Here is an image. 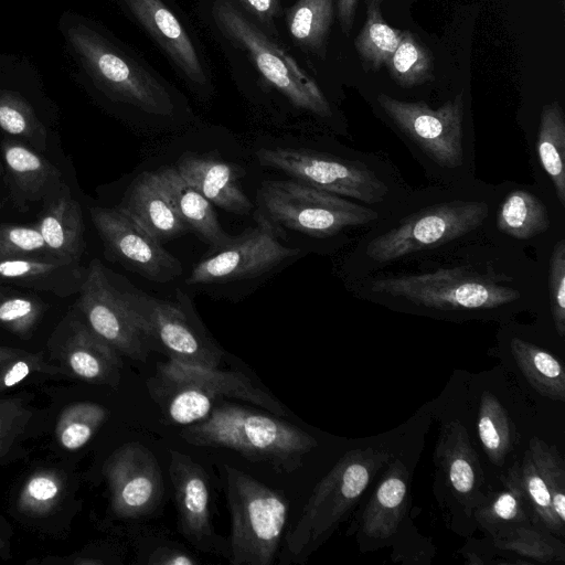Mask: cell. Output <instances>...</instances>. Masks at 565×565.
<instances>
[{"mask_svg":"<svg viewBox=\"0 0 565 565\" xmlns=\"http://www.w3.org/2000/svg\"><path fill=\"white\" fill-rule=\"evenodd\" d=\"M116 505L129 518L151 515L161 504L164 482L156 456L142 444L126 446L113 467Z\"/></svg>","mask_w":565,"mask_h":565,"instance_id":"cell-17","label":"cell"},{"mask_svg":"<svg viewBox=\"0 0 565 565\" xmlns=\"http://www.w3.org/2000/svg\"><path fill=\"white\" fill-rule=\"evenodd\" d=\"M146 385L166 422L173 425L185 427L202 422L209 417L217 399L199 385L158 369Z\"/></svg>","mask_w":565,"mask_h":565,"instance_id":"cell-24","label":"cell"},{"mask_svg":"<svg viewBox=\"0 0 565 565\" xmlns=\"http://www.w3.org/2000/svg\"><path fill=\"white\" fill-rule=\"evenodd\" d=\"M510 349L519 370L540 395L565 401V371L557 358L520 338L511 340Z\"/></svg>","mask_w":565,"mask_h":565,"instance_id":"cell-27","label":"cell"},{"mask_svg":"<svg viewBox=\"0 0 565 565\" xmlns=\"http://www.w3.org/2000/svg\"><path fill=\"white\" fill-rule=\"evenodd\" d=\"M129 308L149 351L183 364L217 367L224 351L200 319L191 298L177 290L174 299H161L140 290H125Z\"/></svg>","mask_w":565,"mask_h":565,"instance_id":"cell-6","label":"cell"},{"mask_svg":"<svg viewBox=\"0 0 565 565\" xmlns=\"http://www.w3.org/2000/svg\"><path fill=\"white\" fill-rule=\"evenodd\" d=\"M90 216L114 262L156 282H169L182 274L181 262L117 207H93Z\"/></svg>","mask_w":565,"mask_h":565,"instance_id":"cell-13","label":"cell"},{"mask_svg":"<svg viewBox=\"0 0 565 565\" xmlns=\"http://www.w3.org/2000/svg\"><path fill=\"white\" fill-rule=\"evenodd\" d=\"M65 39L83 70L111 100L149 115H172L169 86L136 54L82 21L66 26Z\"/></svg>","mask_w":565,"mask_h":565,"instance_id":"cell-2","label":"cell"},{"mask_svg":"<svg viewBox=\"0 0 565 565\" xmlns=\"http://www.w3.org/2000/svg\"><path fill=\"white\" fill-rule=\"evenodd\" d=\"M61 260L47 262L36 258H10L0 260V278H29L44 276L60 266Z\"/></svg>","mask_w":565,"mask_h":565,"instance_id":"cell-43","label":"cell"},{"mask_svg":"<svg viewBox=\"0 0 565 565\" xmlns=\"http://www.w3.org/2000/svg\"><path fill=\"white\" fill-rule=\"evenodd\" d=\"M36 228L55 259L68 264L81 258L84 250V222L76 200L70 195L52 200Z\"/></svg>","mask_w":565,"mask_h":565,"instance_id":"cell-25","label":"cell"},{"mask_svg":"<svg viewBox=\"0 0 565 565\" xmlns=\"http://www.w3.org/2000/svg\"><path fill=\"white\" fill-rule=\"evenodd\" d=\"M2 150L11 178L31 200H38L43 190L61 177L46 159L18 142L7 141Z\"/></svg>","mask_w":565,"mask_h":565,"instance_id":"cell-34","label":"cell"},{"mask_svg":"<svg viewBox=\"0 0 565 565\" xmlns=\"http://www.w3.org/2000/svg\"><path fill=\"white\" fill-rule=\"evenodd\" d=\"M256 216L269 223L279 235L282 230H290L328 237L347 227L365 225L379 214L341 195L291 179L262 184Z\"/></svg>","mask_w":565,"mask_h":565,"instance_id":"cell-7","label":"cell"},{"mask_svg":"<svg viewBox=\"0 0 565 565\" xmlns=\"http://www.w3.org/2000/svg\"><path fill=\"white\" fill-rule=\"evenodd\" d=\"M35 312L34 303L24 298H10L0 303V320L3 322L28 321Z\"/></svg>","mask_w":565,"mask_h":565,"instance_id":"cell-44","label":"cell"},{"mask_svg":"<svg viewBox=\"0 0 565 565\" xmlns=\"http://www.w3.org/2000/svg\"><path fill=\"white\" fill-rule=\"evenodd\" d=\"M127 14L163 52L183 79L207 87L210 78L189 31L166 0H118Z\"/></svg>","mask_w":565,"mask_h":565,"instance_id":"cell-16","label":"cell"},{"mask_svg":"<svg viewBox=\"0 0 565 565\" xmlns=\"http://www.w3.org/2000/svg\"><path fill=\"white\" fill-rule=\"evenodd\" d=\"M466 563L467 564H483L484 562L479 558V556L476 553L468 552L466 555Z\"/></svg>","mask_w":565,"mask_h":565,"instance_id":"cell-50","label":"cell"},{"mask_svg":"<svg viewBox=\"0 0 565 565\" xmlns=\"http://www.w3.org/2000/svg\"><path fill=\"white\" fill-rule=\"evenodd\" d=\"M502 482L505 486L504 489L489 495L475 512L476 520L490 535L510 526L530 522L519 463L503 476Z\"/></svg>","mask_w":565,"mask_h":565,"instance_id":"cell-29","label":"cell"},{"mask_svg":"<svg viewBox=\"0 0 565 565\" xmlns=\"http://www.w3.org/2000/svg\"><path fill=\"white\" fill-rule=\"evenodd\" d=\"M392 454L374 447L345 452L317 483L301 514L286 534L284 557L303 563L338 529L356 505Z\"/></svg>","mask_w":565,"mask_h":565,"instance_id":"cell-3","label":"cell"},{"mask_svg":"<svg viewBox=\"0 0 565 565\" xmlns=\"http://www.w3.org/2000/svg\"><path fill=\"white\" fill-rule=\"evenodd\" d=\"M243 13L270 36H276V20L282 12L280 0H233Z\"/></svg>","mask_w":565,"mask_h":565,"instance_id":"cell-42","label":"cell"},{"mask_svg":"<svg viewBox=\"0 0 565 565\" xmlns=\"http://www.w3.org/2000/svg\"><path fill=\"white\" fill-rule=\"evenodd\" d=\"M92 429L85 424L70 425L62 433V443L68 449H76L83 446L90 437Z\"/></svg>","mask_w":565,"mask_h":565,"instance_id":"cell-47","label":"cell"},{"mask_svg":"<svg viewBox=\"0 0 565 565\" xmlns=\"http://www.w3.org/2000/svg\"><path fill=\"white\" fill-rule=\"evenodd\" d=\"M28 490L33 498L47 500L56 494L57 487L52 480L45 477H39L30 481Z\"/></svg>","mask_w":565,"mask_h":565,"instance_id":"cell-48","label":"cell"},{"mask_svg":"<svg viewBox=\"0 0 565 565\" xmlns=\"http://www.w3.org/2000/svg\"><path fill=\"white\" fill-rule=\"evenodd\" d=\"M256 158L262 166L280 170L295 180L365 203L382 201L388 191L387 185L361 162L328 153L277 147L259 149Z\"/></svg>","mask_w":565,"mask_h":565,"instance_id":"cell-10","label":"cell"},{"mask_svg":"<svg viewBox=\"0 0 565 565\" xmlns=\"http://www.w3.org/2000/svg\"><path fill=\"white\" fill-rule=\"evenodd\" d=\"M551 220L542 201L525 190L510 192L501 203L497 226L516 239H530L548 230Z\"/></svg>","mask_w":565,"mask_h":565,"instance_id":"cell-31","label":"cell"},{"mask_svg":"<svg viewBox=\"0 0 565 565\" xmlns=\"http://www.w3.org/2000/svg\"><path fill=\"white\" fill-rule=\"evenodd\" d=\"M71 365L78 375L86 379H95L103 372L100 360L87 351H76L73 353Z\"/></svg>","mask_w":565,"mask_h":565,"instance_id":"cell-45","label":"cell"},{"mask_svg":"<svg viewBox=\"0 0 565 565\" xmlns=\"http://www.w3.org/2000/svg\"><path fill=\"white\" fill-rule=\"evenodd\" d=\"M478 436L491 463L502 467L514 445V426L498 397L484 391L477 419Z\"/></svg>","mask_w":565,"mask_h":565,"instance_id":"cell-32","label":"cell"},{"mask_svg":"<svg viewBox=\"0 0 565 565\" xmlns=\"http://www.w3.org/2000/svg\"><path fill=\"white\" fill-rule=\"evenodd\" d=\"M233 236L225 246L200 259L186 284L210 285L239 281L262 276L299 253L284 246L279 234L265 220Z\"/></svg>","mask_w":565,"mask_h":565,"instance_id":"cell-12","label":"cell"},{"mask_svg":"<svg viewBox=\"0 0 565 565\" xmlns=\"http://www.w3.org/2000/svg\"><path fill=\"white\" fill-rule=\"evenodd\" d=\"M117 209L161 244L190 232L157 171H143L136 177Z\"/></svg>","mask_w":565,"mask_h":565,"instance_id":"cell-18","label":"cell"},{"mask_svg":"<svg viewBox=\"0 0 565 565\" xmlns=\"http://www.w3.org/2000/svg\"><path fill=\"white\" fill-rule=\"evenodd\" d=\"M376 100L386 116L437 164L454 169L462 164L463 94L437 109L423 102H404L386 94Z\"/></svg>","mask_w":565,"mask_h":565,"instance_id":"cell-11","label":"cell"},{"mask_svg":"<svg viewBox=\"0 0 565 565\" xmlns=\"http://www.w3.org/2000/svg\"><path fill=\"white\" fill-rule=\"evenodd\" d=\"M488 214L486 202L452 201L428 206L373 238L366 246V255L386 263L445 244L478 228Z\"/></svg>","mask_w":565,"mask_h":565,"instance_id":"cell-9","label":"cell"},{"mask_svg":"<svg viewBox=\"0 0 565 565\" xmlns=\"http://www.w3.org/2000/svg\"><path fill=\"white\" fill-rule=\"evenodd\" d=\"M536 150L543 169L553 182L557 199L565 206V116L557 100L542 108Z\"/></svg>","mask_w":565,"mask_h":565,"instance_id":"cell-30","label":"cell"},{"mask_svg":"<svg viewBox=\"0 0 565 565\" xmlns=\"http://www.w3.org/2000/svg\"><path fill=\"white\" fill-rule=\"evenodd\" d=\"M275 416L224 403L215 405L202 422L185 426L180 437L192 446L230 449L277 472L291 473L303 465L305 456L318 441Z\"/></svg>","mask_w":565,"mask_h":565,"instance_id":"cell-1","label":"cell"},{"mask_svg":"<svg viewBox=\"0 0 565 565\" xmlns=\"http://www.w3.org/2000/svg\"><path fill=\"white\" fill-rule=\"evenodd\" d=\"M44 254L50 252L36 227L0 225V260L35 258Z\"/></svg>","mask_w":565,"mask_h":565,"instance_id":"cell-39","label":"cell"},{"mask_svg":"<svg viewBox=\"0 0 565 565\" xmlns=\"http://www.w3.org/2000/svg\"><path fill=\"white\" fill-rule=\"evenodd\" d=\"M435 459L457 498L468 501L476 495L483 480L482 470L468 431L460 422L450 420L443 425Z\"/></svg>","mask_w":565,"mask_h":565,"instance_id":"cell-22","label":"cell"},{"mask_svg":"<svg viewBox=\"0 0 565 565\" xmlns=\"http://www.w3.org/2000/svg\"><path fill=\"white\" fill-rule=\"evenodd\" d=\"M519 472L526 500L537 521L546 531L563 536L565 526L557 521L553 512L548 488L529 450L519 465Z\"/></svg>","mask_w":565,"mask_h":565,"instance_id":"cell-38","label":"cell"},{"mask_svg":"<svg viewBox=\"0 0 565 565\" xmlns=\"http://www.w3.org/2000/svg\"><path fill=\"white\" fill-rule=\"evenodd\" d=\"M371 290L438 310L493 309L518 300L516 289L465 268L374 279Z\"/></svg>","mask_w":565,"mask_h":565,"instance_id":"cell-8","label":"cell"},{"mask_svg":"<svg viewBox=\"0 0 565 565\" xmlns=\"http://www.w3.org/2000/svg\"><path fill=\"white\" fill-rule=\"evenodd\" d=\"M29 373V366L24 362L15 363L4 377V384L12 386L20 382Z\"/></svg>","mask_w":565,"mask_h":565,"instance_id":"cell-49","label":"cell"},{"mask_svg":"<svg viewBox=\"0 0 565 565\" xmlns=\"http://www.w3.org/2000/svg\"><path fill=\"white\" fill-rule=\"evenodd\" d=\"M211 14L220 33L241 50L266 83L292 106L319 117L331 116L330 104L316 81L233 0H213Z\"/></svg>","mask_w":565,"mask_h":565,"instance_id":"cell-5","label":"cell"},{"mask_svg":"<svg viewBox=\"0 0 565 565\" xmlns=\"http://www.w3.org/2000/svg\"><path fill=\"white\" fill-rule=\"evenodd\" d=\"M548 290L551 311L557 334L565 335V241L559 239L553 247L550 271Z\"/></svg>","mask_w":565,"mask_h":565,"instance_id":"cell-41","label":"cell"},{"mask_svg":"<svg viewBox=\"0 0 565 565\" xmlns=\"http://www.w3.org/2000/svg\"><path fill=\"white\" fill-rule=\"evenodd\" d=\"M408 470L394 459L390 462L361 520V532L372 540H387L398 530L406 513Z\"/></svg>","mask_w":565,"mask_h":565,"instance_id":"cell-21","label":"cell"},{"mask_svg":"<svg viewBox=\"0 0 565 565\" xmlns=\"http://www.w3.org/2000/svg\"><path fill=\"white\" fill-rule=\"evenodd\" d=\"M138 556L139 562L147 565H195L200 563L182 544L157 536L141 539Z\"/></svg>","mask_w":565,"mask_h":565,"instance_id":"cell-40","label":"cell"},{"mask_svg":"<svg viewBox=\"0 0 565 565\" xmlns=\"http://www.w3.org/2000/svg\"><path fill=\"white\" fill-rule=\"evenodd\" d=\"M527 450L548 488L553 512L557 521L565 526V465L563 457L557 448L537 437L530 439Z\"/></svg>","mask_w":565,"mask_h":565,"instance_id":"cell-36","label":"cell"},{"mask_svg":"<svg viewBox=\"0 0 565 565\" xmlns=\"http://www.w3.org/2000/svg\"><path fill=\"white\" fill-rule=\"evenodd\" d=\"M168 472L182 536L200 552L226 558V539L212 524L210 480L203 467L192 457L170 450Z\"/></svg>","mask_w":565,"mask_h":565,"instance_id":"cell-14","label":"cell"},{"mask_svg":"<svg viewBox=\"0 0 565 565\" xmlns=\"http://www.w3.org/2000/svg\"><path fill=\"white\" fill-rule=\"evenodd\" d=\"M393 81L409 88L434 79V57L429 50L409 31L386 61Z\"/></svg>","mask_w":565,"mask_h":565,"instance_id":"cell-35","label":"cell"},{"mask_svg":"<svg viewBox=\"0 0 565 565\" xmlns=\"http://www.w3.org/2000/svg\"><path fill=\"white\" fill-rule=\"evenodd\" d=\"M223 471L231 516L227 562L232 565L273 564L288 520V500L236 467L225 463Z\"/></svg>","mask_w":565,"mask_h":565,"instance_id":"cell-4","label":"cell"},{"mask_svg":"<svg viewBox=\"0 0 565 565\" xmlns=\"http://www.w3.org/2000/svg\"><path fill=\"white\" fill-rule=\"evenodd\" d=\"M0 128L28 139L40 150L45 149V128L32 107L18 94L0 90Z\"/></svg>","mask_w":565,"mask_h":565,"instance_id":"cell-37","label":"cell"},{"mask_svg":"<svg viewBox=\"0 0 565 565\" xmlns=\"http://www.w3.org/2000/svg\"><path fill=\"white\" fill-rule=\"evenodd\" d=\"M180 175L213 205L237 215H247L253 203L245 194L239 171L214 156L186 152L175 166Z\"/></svg>","mask_w":565,"mask_h":565,"instance_id":"cell-19","label":"cell"},{"mask_svg":"<svg viewBox=\"0 0 565 565\" xmlns=\"http://www.w3.org/2000/svg\"><path fill=\"white\" fill-rule=\"evenodd\" d=\"M0 297H1V294H0Z\"/></svg>","mask_w":565,"mask_h":565,"instance_id":"cell-51","label":"cell"},{"mask_svg":"<svg viewBox=\"0 0 565 565\" xmlns=\"http://www.w3.org/2000/svg\"><path fill=\"white\" fill-rule=\"evenodd\" d=\"M104 269L100 262L94 259L81 288V303L90 327L126 355L146 362L150 351L121 291L110 284Z\"/></svg>","mask_w":565,"mask_h":565,"instance_id":"cell-15","label":"cell"},{"mask_svg":"<svg viewBox=\"0 0 565 565\" xmlns=\"http://www.w3.org/2000/svg\"><path fill=\"white\" fill-rule=\"evenodd\" d=\"M492 536L498 550L511 552L539 563H564L565 545L546 530L529 523L516 524Z\"/></svg>","mask_w":565,"mask_h":565,"instance_id":"cell-33","label":"cell"},{"mask_svg":"<svg viewBox=\"0 0 565 565\" xmlns=\"http://www.w3.org/2000/svg\"><path fill=\"white\" fill-rule=\"evenodd\" d=\"M284 18L295 44L324 60L335 18L334 0H297L284 10Z\"/></svg>","mask_w":565,"mask_h":565,"instance_id":"cell-26","label":"cell"},{"mask_svg":"<svg viewBox=\"0 0 565 565\" xmlns=\"http://www.w3.org/2000/svg\"><path fill=\"white\" fill-rule=\"evenodd\" d=\"M158 177L174 203L181 220L211 250L225 246L233 238L221 226L213 204L189 184L175 167H161Z\"/></svg>","mask_w":565,"mask_h":565,"instance_id":"cell-23","label":"cell"},{"mask_svg":"<svg viewBox=\"0 0 565 565\" xmlns=\"http://www.w3.org/2000/svg\"><path fill=\"white\" fill-rule=\"evenodd\" d=\"M359 0H334L335 18L340 29L345 36H349L354 25Z\"/></svg>","mask_w":565,"mask_h":565,"instance_id":"cell-46","label":"cell"},{"mask_svg":"<svg viewBox=\"0 0 565 565\" xmlns=\"http://www.w3.org/2000/svg\"><path fill=\"white\" fill-rule=\"evenodd\" d=\"M157 369L175 377L194 383L217 398L228 397L259 406L276 416H286L288 409L274 395L256 386L241 372L221 371L183 364L173 360L159 363Z\"/></svg>","mask_w":565,"mask_h":565,"instance_id":"cell-20","label":"cell"},{"mask_svg":"<svg viewBox=\"0 0 565 565\" xmlns=\"http://www.w3.org/2000/svg\"><path fill=\"white\" fill-rule=\"evenodd\" d=\"M363 1L365 21L353 44L365 72H377L398 46L404 31L385 22L382 13L385 0Z\"/></svg>","mask_w":565,"mask_h":565,"instance_id":"cell-28","label":"cell"}]
</instances>
